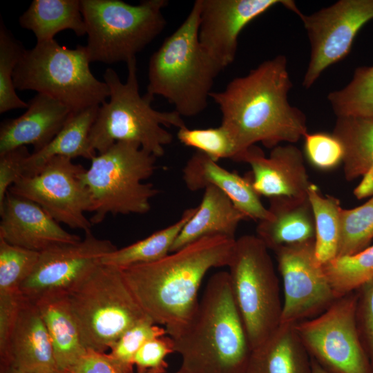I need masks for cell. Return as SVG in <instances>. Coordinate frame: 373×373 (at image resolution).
<instances>
[{
	"label": "cell",
	"mask_w": 373,
	"mask_h": 373,
	"mask_svg": "<svg viewBox=\"0 0 373 373\" xmlns=\"http://www.w3.org/2000/svg\"><path fill=\"white\" fill-rule=\"evenodd\" d=\"M291 87L287 58L280 55L210 93L222 113L221 124L243 156L256 142L273 149L282 142L295 143L307 133L305 115L288 101Z\"/></svg>",
	"instance_id": "obj_1"
},
{
	"label": "cell",
	"mask_w": 373,
	"mask_h": 373,
	"mask_svg": "<svg viewBox=\"0 0 373 373\" xmlns=\"http://www.w3.org/2000/svg\"><path fill=\"white\" fill-rule=\"evenodd\" d=\"M235 242L207 236L155 262L120 269L143 311L169 335L193 316L204 276L212 268L228 266Z\"/></svg>",
	"instance_id": "obj_2"
},
{
	"label": "cell",
	"mask_w": 373,
	"mask_h": 373,
	"mask_svg": "<svg viewBox=\"0 0 373 373\" xmlns=\"http://www.w3.org/2000/svg\"><path fill=\"white\" fill-rule=\"evenodd\" d=\"M168 336L181 373H247L252 350L228 271L209 278L193 316Z\"/></svg>",
	"instance_id": "obj_3"
},
{
	"label": "cell",
	"mask_w": 373,
	"mask_h": 373,
	"mask_svg": "<svg viewBox=\"0 0 373 373\" xmlns=\"http://www.w3.org/2000/svg\"><path fill=\"white\" fill-rule=\"evenodd\" d=\"M200 15V0H197L149 64L146 93L166 99L181 116H195L206 108L214 80L223 70L199 42Z\"/></svg>",
	"instance_id": "obj_4"
},
{
	"label": "cell",
	"mask_w": 373,
	"mask_h": 373,
	"mask_svg": "<svg viewBox=\"0 0 373 373\" xmlns=\"http://www.w3.org/2000/svg\"><path fill=\"white\" fill-rule=\"evenodd\" d=\"M126 64L125 83L112 68H107L104 74L110 99L99 107L88 136L89 147L100 154L117 142H132L155 157H161L164 146L173 140V135L163 126L179 129L186 125L175 111L163 112L152 108L154 97L146 93L141 96L139 93L136 58Z\"/></svg>",
	"instance_id": "obj_5"
},
{
	"label": "cell",
	"mask_w": 373,
	"mask_h": 373,
	"mask_svg": "<svg viewBox=\"0 0 373 373\" xmlns=\"http://www.w3.org/2000/svg\"><path fill=\"white\" fill-rule=\"evenodd\" d=\"M157 157L135 142L119 141L91 160L80 174L93 201V225L111 214H144L151 200L159 193L151 183H144L157 166Z\"/></svg>",
	"instance_id": "obj_6"
},
{
	"label": "cell",
	"mask_w": 373,
	"mask_h": 373,
	"mask_svg": "<svg viewBox=\"0 0 373 373\" xmlns=\"http://www.w3.org/2000/svg\"><path fill=\"white\" fill-rule=\"evenodd\" d=\"M90 63L86 46L70 49L55 39L37 42L24 50L13 83L16 89L48 95L77 113L99 106L110 96L108 86L95 78Z\"/></svg>",
	"instance_id": "obj_7"
},
{
	"label": "cell",
	"mask_w": 373,
	"mask_h": 373,
	"mask_svg": "<svg viewBox=\"0 0 373 373\" xmlns=\"http://www.w3.org/2000/svg\"><path fill=\"white\" fill-rule=\"evenodd\" d=\"M66 296L86 350L105 353L128 329L151 319L115 266L100 264Z\"/></svg>",
	"instance_id": "obj_8"
},
{
	"label": "cell",
	"mask_w": 373,
	"mask_h": 373,
	"mask_svg": "<svg viewBox=\"0 0 373 373\" xmlns=\"http://www.w3.org/2000/svg\"><path fill=\"white\" fill-rule=\"evenodd\" d=\"M166 0H144L133 6L120 0H81L90 61L111 64L136 58L163 30Z\"/></svg>",
	"instance_id": "obj_9"
},
{
	"label": "cell",
	"mask_w": 373,
	"mask_h": 373,
	"mask_svg": "<svg viewBox=\"0 0 373 373\" xmlns=\"http://www.w3.org/2000/svg\"><path fill=\"white\" fill-rule=\"evenodd\" d=\"M268 250L257 236H242L236 239L227 266L233 298L251 350L280 324L279 280Z\"/></svg>",
	"instance_id": "obj_10"
},
{
	"label": "cell",
	"mask_w": 373,
	"mask_h": 373,
	"mask_svg": "<svg viewBox=\"0 0 373 373\" xmlns=\"http://www.w3.org/2000/svg\"><path fill=\"white\" fill-rule=\"evenodd\" d=\"M353 291L318 316L295 324L311 358L329 373H373L359 336Z\"/></svg>",
	"instance_id": "obj_11"
},
{
	"label": "cell",
	"mask_w": 373,
	"mask_h": 373,
	"mask_svg": "<svg viewBox=\"0 0 373 373\" xmlns=\"http://www.w3.org/2000/svg\"><path fill=\"white\" fill-rule=\"evenodd\" d=\"M85 170L70 158L56 156L37 173L19 178L8 191L37 203L58 223L89 232L93 224L84 213L92 212L93 201L80 178Z\"/></svg>",
	"instance_id": "obj_12"
},
{
	"label": "cell",
	"mask_w": 373,
	"mask_h": 373,
	"mask_svg": "<svg viewBox=\"0 0 373 373\" xmlns=\"http://www.w3.org/2000/svg\"><path fill=\"white\" fill-rule=\"evenodd\" d=\"M297 15L311 45L303 80V86L309 88L327 68L349 54L358 32L373 19V0H340L311 15Z\"/></svg>",
	"instance_id": "obj_13"
},
{
	"label": "cell",
	"mask_w": 373,
	"mask_h": 373,
	"mask_svg": "<svg viewBox=\"0 0 373 373\" xmlns=\"http://www.w3.org/2000/svg\"><path fill=\"white\" fill-rule=\"evenodd\" d=\"M109 240L90 231L84 239L54 245L39 254L30 276L22 283V295L32 302L46 296H67L98 265L102 258L116 250Z\"/></svg>",
	"instance_id": "obj_14"
},
{
	"label": "cell",
	"mask_w": 373,
	"mask_h": 373,
	"mask_svg": "<svg viewBox=\"0 0 373 373\" xmlns=\"http://www.w3.org/2000/svg\"><path fill=\"white\" fill-rule=\"evenodd\" d=\"M283 283L280 323L296 324L325 312L336 299L323 265L316 260L315 240L274 251Z\"/></svg>",
	"instance_id": "obj_15"
},
{
	"label": "cell",
	"mask_w": 373,
	"mask_h": 373,
	"mask_svg": "<svg viewBox=\"0 0 373 373\" xmlns=\"http://www.w3.org/2000/svg\"><path fill=\"white\" fill-rule=\"evenodd\" d=\"M296 12L291 0H200L199 42L222 69L235 59L238 38L251 21L276 5Z\"/></svg>",
	"instance_id": "obj_16"
},
{
	"label": "cell",
	"mask_w": 373,
	"mask_h": 373,
	"mask_svg": "<svg viewBox=\"0 0 373 373\" xmlns=\"http://www.w3.org/2000/svg\"><path fill=\"white\" fill-rule=\"evenodd\" d=\"M0 238L12 245L41 252L82 240L65 231L39 204L10 191L0 207Z\"/></svg>",
	"instance_id": "obj_17"
},
{
	"label": "cell",
	"mask_w": 373,
	"mask_h": 373,
	"mask_svg": "<svg viewBox=\"0 0 373 373\" xmlns=\"http://www.w3.org/2000/svg\"><path fill=\"white\" fill-rule=\"evenodd\" d=\"M242 162L251 168L249 178L259 195L307 196L312 184L306 171L303 155L296 146L289 144L273 148L269 157L255 145L249 147Z\"/></svg>",
	"instance_id": "obj_18"
},
{
	"label": "cell",
	"mask_w": 373,
	"mask_h": 373,
	"mask_svg": "<svg viewBox=\"0 0 373 373\" xmlns=\"http://www.w3.org/2000/svg\"><path fill=\"white\" fill-rule=\"evenodd\" d=\"M21 116L3 120L0 126V155L31 144L37 152L47 146L64 126L72 111L64 104L37 93Z\"/></svg>",
	"instance_id": "obj_19"
},
{
	"label": "cell",
	"mask_w": 373,
	"mask_h": 373,
	"mask_svg": "<svg viewBox=\"0 0 373 373\" xmlns=\"http://www.w3.org/2000/svg\"><path fill=\"white\" fill-rule=\"evenodd\" d=\"M182 173L183 180L190 191L214 186L225 193L247 218L260 221L269 216L268 209L262 204L249 177L229 171L204 153H194Z\"/></svg>",
	"instance_id": "obj_20"
},
{
	"label": "cell",
	"mask_w": 373,
	"mask_h": 373,
	"mask_svg": "<svg viewBox=\"0 0 373 373\" xmlns=\"http://www.w3.org/2000/svg\"><path fill=\"white\" fill-rule=\"evenodd\" d=\"M3 365H11L28 373H52L57 370L52 343L39 310L35 303L26 298Z\"/></svg>",
	"instance_id": "obj_21"
},
{
	"label": "cell",
	"mask_w": 373,
	"mask_h": 373,
	"mask_svg": "<svg viewBox=\"0 0 373 373\" xmlns=\"http://www.w3.org/2000/svg\"><path fill=\"white\" fill-rule=\"evenodd\" d=\"M269 216L260 220L256 236L268 249L315 240V222L308 195L269 198Z\"/></svg>",
	"instance_id": "obj_22"
},
{
	"label": "cell",
	"mask_w": 373,
	"mask_h": 373,
	"mask_svg": "<svg viewBox=\"0 0 373 373\" xmlns=\"http://www.w3.org/2000/svg\"><path fill=\"white\" fill-rule=\"evenodd\" d=\"M246 219L225 193L214 186H208L195 213L183 227L170 253L207 236L236 239L239 223Z\"/></svg>",
	"instance_id": "obj_23"
},
{
	"label": "cell",
	"mask_w": 373,
	"mask_h": 373,
	"mask_svg": "<svg viewBox=\"0 0 373 373\" xmlns=\"http://www.w3.org/2000/svg\"><path fill=\"white\" fill-rule=\"evenodd\" d=\"M247 373H312L311 356L295 324L280 323L252 350Z\"/></svg>",
	"instance_id": "obj_24"
},
{
	"label": "cell",
	"mask_w": 373,
	"mask_h": 373,
	"mask_svg": "<svg viewBox=\"0 0 373 373\" xmlns=\"http://www.w3.org/2000/svg\"><path fill=\"white\" fill-rule=\"evenodd\" d=\"M33 303L37 306L49 334L57 369L66 372L87 352L67 296H46Z\"/></svg>",
	"instance_id": "obj_25"
},
{
	"label": "cell",
	"mask_w": 373,
	"mask_h": 373,
	"mask_svg": "<svg viewBox=\"0 0 373 373\" xmlns=\"http://www.w3.org/2000/svg\"><path fill=\"white\" fill-rule=\"evenodd\" d=\"M99 106L73 113L52 140L39 151L32 153L23 165V176L37 173L51 158L63 156L92 160L97 155L88 144V136Z\"/></svg>",
	"instance_id": "obj_26"
},
{
	"label": "cell",
	"mask_w": 373,
	"mask_h": 373,
	"mask_svg": "<svg viewBox=\"0 0 373 373\" xmlns=\"http://www.w3.org/2000/svg\"><path fill=\"white\" fill-rule=\"evenodd\" d=\"M19 22L35 34L37 42L55 39L56 34L68 29L78 37L86 34L79 0H34Z\"/></svg>",
	"instance_id": "obj_27"
},
{
	"label": "cell",
	"mask_w": 373,
	"mask_h": 373,
	"mask_svg": "<svg viewBox=\"0 0 373 373\" xmlns=\"http://www.w3.org/2000/svg\"><path fill=\"white\" fill-rule=\"evenodd\" d=\"M332 133L343 147L347 181L373 171V117H338Z\"/></svg>",
	"instance_id": "obj_28"
},
{
	"label": "cell",
	"mask_w": 373,
	"mask_h": 373,
	"mask_svg": "<svg viewBox=\"0 0 373 373\" xmlns=\"http://www.w3.org/2000/svg\"><path fill=\"white\" fill-rule=\"evenodd\" d=\"M196 210L197 207L187 209L180 218L171 225L157 231L144 239L106 254L102 258V264L124 268L155 262L164 258L170 254L174 241Z\"/></svg>",
	"instance_id": "obj_29"
},
{
	"label": "cell",
	"mask_w": 373,
	"mask_h": 373,
	"mask_svg": "<svg viewBox=\"0 0 373 373\" xmlns=\"http://www.w3.org/2000/svg\"><path fill=\"white\" fill-rule=\"evenodd\" d=\"M307 195L315 222V256L318 262L323 265L338 255L342 207L337 198L323 196L312 183Z\"/></svg>",
	"instance_id": "obj_30"
},
{
	"label": "cell",
	"mask_w": 373,
	"mask_h": 373,
	"mask_svg": "<svg viewBox=\"0 0 373 373\" xmlns=\"http://www.w3.org/2000/svg\"><path fill=\"white\" fill-rule=\"evenodd\" d=\"M323 267L337 298L355 291L373 279V245L354 254L336 257Z\"/></svg>",
	"instance_id": "obj_31"
},
{
	"label": "cell",
	"mask_w": 373,
	"mask_h": 373,
	"mask_svg": "<svg viewBox=\"0 0 373 373\" xmlns=\"http://www.w3.org/2000/svg\"><path fill=\"white\" fill-rule=\"evenodd\" d=\"M327 99L337 117H373V65L356 68L348 84Z\"/></svg>",
	"instance_id": "obj_32"
},
{
	"label": "cell",
	"mask_w": 373,
	"mask_h": 373,
	"mask_svg": "<svg viewBox=\"0 0 373 373\" xmlns=\"http://www.w3.org/2000/svg\"><path fill=\"white\" fill-rule=\"evenodd\" d=\"M177 137L186 146L197 149L218 162L220 159H231L242 162L243 153L235 139L222 124L216 128H179Z\"/></svg>",
	"instance_id": "obj_33"
},
{
	"label": "cell",
	"mask_w": 373,
	"mask_h": 373,
	"mask_svg": "<svg viewBox=\"0 0 373 373\" xmlns=\"http://www.w3.org/2000/svg\"><path fill=\"white\" fill-rule=\"evenodd\" d=\"M373 239V195L363 204L342 209L338 256L358 253L370 246Z\"/></svg>",
	"instance_id": "obj_34"
},
{
	"label": "cell",
	"mask_w": 373,
	"mask_h": 373,
	"mask_svg": "<svg viewBox=\"0 0 373 373\" xmlns=\"http://www.w3.org/2000/svg\"><path fill=\"white\" fill-rule=\"evenodd\" d=\"M6 28L2 20L0 25V113L16 108H27L28 104L15 92L13 73L24 50Z\"/></svg>",
	"instance_id": "obj_35"
},
{
	"label": "cell",
	"mask_w": 373,
	"mask_h": 373,
	"mask_svg": "<svg viewBox=\"0 0 373 373\" xmlns=\"http://www.w3.org/2000/svg\"><path fill=\"white\" fill-rule=\"evenodd\" d=\"M39 254L0 238V292L20 291L22 283L33 271Z\"/></svg>",
	"instance_id": "obj_36"
},
{
	"label": "cell",
	"mask_w": 373,
	"mask_h": 373,
	"mask_svg": "<svg viewBox=\"0 0 373 373\" xmlns=\"http://www.w3.org/2000/svg\"><path fill=\"white\" fill-rule=\"evenodd\" d=\"M166 334L165 328L151 319L146 320L122 334L106 356L119 373H133L134 358L141 346L150 339Z\"/></svg>",
	"instance_id": "obj_37"
},
{
	"label": "cell",
	"mask_w": 373,
	"mask_h": 373,
	"mask_svg": "<svg viewBox=\"0 0 373 373\" xmlns=\"http://www.w3.org/2000/svg\"><path fill=\"white\" fill-rule=\"evenodd\" d=\"M303 137L305 155L316 169L330 170L343 162V145L333 133H307Z\"/></svg>",
	"instance_id": "obj_38"
},
{
	"label": "cell",
	"mask_w": 373,
	"mask_h": 373,
	"mask_svg": "<svg viewBox=\"0 0 373 373\" xmlns=\"http://www.w3.org/2000/svg\"><path fill=\"white\" fill-rule=\"evenodd\" d=\"M356 292L357 328L373 370V279L363 285Z\"/></svg>",
	"instance_id": "obj_39"
},
{
	"label": "cell",
	"mask_w": 373,
	"mask_h": 373,
	"mask_svg": "<svg viewBox=\"0 0 373 373\" xmlns=\"http://www.w3.org/2000/svg\"><path fill=\"white\" fill-rule=\"evenodd\" d=\"M173 352L172 340L169 336L147 341L141 346L134 358L137 373H164L168 367L165 358Z\"/></svg>",
	"instance_id": "obj_40"
},
{
	"label": "cell",
	"mask_w": 373,
	"mask_h": 373,
	"mask_svg": "<svg viewBox=\"0 0 373 373\" xmlns=\"http://www.w3.org/2000/svg\"><path fill=\"white\" fill-rule=\"evenodd\" d=\"M24 300L21 291L0 292V352L3 365L7 359L11 334Z\"/></svg>",
	"instance_id": "obj_41"
},
{
	"label": "cell",
	"mask_w": 373,
	"mask_h": 373,
	"mask_svg": "<svg viewBox=\"0 0 373 373\" xmlns=\"http://www.w3.org/2000/svg\"><path fill=\"white\" fill-rule=\"evenodd\" d=\"M30 154L23 146L0 155V207L10 187L23 177V165Z\"/></svg>",
	"instance_id": "obj_42"
},
{
	"label": "cell",
	"mask_w": 373,
	"mask_h": 373,
	"mask_svg": "<svg viewBox=\"0 0 373 373\" xmlns=\"http://www.w3.org/2000/svg\"><path fill=\"white\" fill-rule=\"evenodd\" d=\"M67 373H119L106 353L87 350L80 360Z\"/></svg>",
	"instance_id": "obj_43"
},
{
	"label": "cell",
	"mask_w": 373,
	"mask_h": 373,
	"mask_svg": "<svg viewBox=\"0 0 373 373\" xmlns=\"http://www.w3.org/2000/svg\"><path fill=\"white\" fill-rule=\"evenodd\" d=\"M362 177V180L354 190V195L358 199L373 195V171H370Z\"/></svg>",
	"instance_id": "obj_44"
},
{
	"label": "cell",
	"mask_w": 373,
	"mask_h": 373,
	"mask_svg": "<svg viewBox=\"0 0 373 373\" xmlns=\"http://www.w3.org/2000/svg\"><path fill=\"white\" fill-rule=\"evenodd\" d=\"M312 373H329L322 368L312 358Z\"/></svg>",
	"instance_id": "obj_45"
},
{
	"label": "cell",
	"mask_w": 373,
	"mask_h": 373,
	"mask_svg": "<svg viewBox=\"0 0 373 373\" xmlns=\"http://www.w3.org/2000/svg\"><path fill=\"white\" fill-rule=\"evenodd\" d=\"M3 373H28V372L19 370L11 365H8L3 367Z\"/></svg>",
	"instance_id": "obj_46"
},
{
	"label": "cell",
	"mask_w": 373,
	"mask_h": 373,
	"mask_svg": "<svg viewBox=\"0 0 373 373\" xmlns=\"http://www.w3.org/2000/svg\"><path fill=\"white\" fill-rule=\"evenodd\" d=\"M52 373H67V372L56 370L54 372H52Z\"/></svg>",
	"instance_id": "obj_47"
},
{
	"label": "cell",
	"mask_w": 373,
	"mask_h": 373,
	"mask_svg": "<svg viewBox=\"0 0 373 373\" xmlns=\"http://www.w3.org/2000/svg\"><path fill=\"white\" fill-rule=\"evenodd\" d=\"M142 373H153V372H142ZM176 373H181V372H180L178 371V372H176Z\"/></svg>",
	"instance_id": "obj_48"
}]
</instances>
